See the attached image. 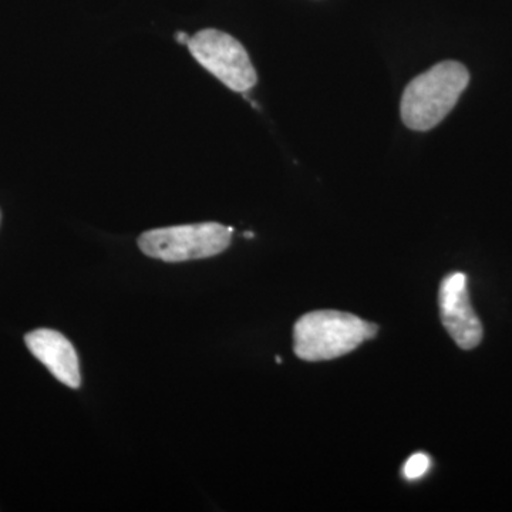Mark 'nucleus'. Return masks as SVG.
<instances>
[{
	"label": "nucleus",
	"instance_id": "obj_1",
	"mask_svg": "<svg viewBox=\"0 0 512 512\" xmlns=\"http://www.w3.org/2000/svg\"><path fill=\"white\" fill-rule=\"evenodd\" d=\"M470 83V73L464 64L446 60L421 73L407 84L400 114L410 130L429 131L439 126L456 106Z\"/></svg>",
	"mask_w": 512,
	"mask_h": 512
},
{
	"label": "nucleus",
	"instance_id": "obj_2",
	"mask_svg": "<svg viewBox=\"0 0 512 512\" xmlns=\"http://www.w3.org/2000/svg\"><path fill=\"white\" fill-rule=\"evenodd\" d=\"M377 335L375 323L348 312L306 313L293 328V350L306 362H322L348 355Z\"/></svg>",
	"mask_w": 512,
	"mask_h": 512
},
{
	"label": "nucleus",
	"instance_id": "obj_3",
	"mask_svg": "<svg viewBox=\"0 0 512 512\" xmlns=\"http://www.w3.org/2000/svg\"><path fill=\"white\" fill-rule=\"evenodd\" d=\"M232 231L218 222L151 229L140 235L138 248L144 255L164 262L211 258L229 247Z\"/></svg>",
	"mask_w": 512,
	"mask_h": 512
},
{
	"label": "nucleus",
	"instance_id": "obj_4",
	"mask_svg": "<svg viewBox=\"0 0 512 512\" xmlns=\"http://www.w3.org/2000/svg\"><path fill=\"white\" fill-rule=\"evenodd\" d=\"M187 47L192 57L232 92H248L258 82L247 50L228 33L200 30L190 37Z\"/></svg>",
	"mask_w": 512,
	"mask_h": 512
},
{
	"label": "nucleus",
	"instance_id": "obj_5",
	"mask_svg": "<svg viewBox=\"0 0 512 512\" xmlns=\"http://www.w3.org/2000/svg\"><path fill=\"white\" fill-rule=\"evenodd\" d=\"M441 320L458 348H477L483 340V325L471 306L467 276L461 272L447 275L439 292Z\"/></svg>",
	"mask_w": 512,
	"mask_h": 512
},
{
	"label": "nucleus",
	"instance_id": "obj_6",
	"mask_svg": "<svg viewBox=\"0 0 512 512\" xmlns=\"http://www.w3.org/2000/svg\"><path fill=\"white\" fill-rule=\"evenodd\" d=\"M26 346L50 373L70 389L82 384L79 356L70 340L52 329H37L25 336Z\"/></svg>",
	"mask_w": 512,
	"mask_h": 512
},
{
	"label": "nucleus",
	"instance_id": "obj_7",
	"mask_svg": "<svg viewBox=\"0 0 512 512\" xmlns=\"http://www.w3.org/2000/svg\"><path fill=\"white\" fill-rule=\"evenodd\" d=\"M430 466L429 456H426L424 453L413 454V456L406 461V464H404V477H406L407 480H419V478L423 477L424 474L429 471Z\"/></svg>",
	"mask_w": 512,
	"mask_h": 512
},
{
	"label": "nucleus",
	"instance_id": "obj_8",
	"mask_svg": "<svg viewBox=\"0 0 512 512\" xmlns=\"http://www.w3.org/2000/svg\"><path fill=\"white\" fill-rule=\"evenodd\" d=\"M191 36H188L187 33L177 32L175 33V39H177L178 43H183V45H188V40H190Z\"/></svg>",
	"mask_w": 512,
	"mask_h": 512
},
{
	"label": "nucleus",
	"instance_id": "obj_9",
	"mask_svg": "<svg viewBox=\"0 0 512 512\" xmlns=\"http://www.w3.org/2000/svg\"><path fill=\"white\" fill-rule=\"evenodd\" d=\"M245 238H254V234L252 232H245Z\"/></svg>",
	"mask_w": 512,
	"mask_h": 512
},
{
	"label": "nucleus",
	"instance_id": "obj_10",
	"mask_svg": "<svg viewBox=\"0 0 512 512\" xmlns=\"http://www.w3.org/2000/svg\"><path fill=\"white\" fill-rule=\"evenodd\" d=\"M276 363H282L281 357L276 356Z\"/></svg>",
	"mask_w": 512,
	"mask_h": 512
}]
</instances>
